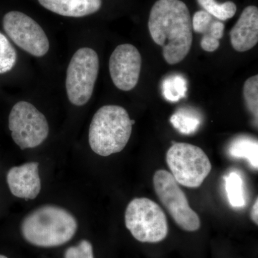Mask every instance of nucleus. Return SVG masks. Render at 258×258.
I'll return each instance as SVG.
<instances>
[{
  "label": "nucleus",
  "instance_id": "b1692460",
  "mask_svg": "<svg viewBox=\"0 0 258 258\" xmlns=\"http://www.w3.org/2000/svg\"><path fill=\"white\" fill-rule=\"evenodd\" d=\"M251 219L256 225L258 224V200L256 199L253 206H252V210H251Z\"/></svg>",
  "mask_w": 258,
  "mask_h": 258
},
{
  "label": "nucleus",
  "instance_id": "2eb2a0df",
  "mask_svg": "<svg viewBox=\"0 0 258 258\" xmlns=\"http://www.w3.org/2000/svg\"><path fill=\"white\" fill-rule=\"evenodd\" d=\"M225 189L231 206L242 208L245 206L243 180L238 173L232 171L225 177Z\"/></svg>",
  "mask_w": 258,
  "mask_h": 258
},
{
  "label": "nucleus",
  "instance_id": "9b49d317",
  "mask_svg": "<svg viewBox=\"0 0 258 258\" xmlns=\"http://www.w3.org/2000/svg\"><path fill=\"white\" fill-rule=\"evenodd\" d=\"M7 182L10 191L16 198H36L41 190L38 163L32 161L11 168L7 174Z\"/></svg>",
  "mask_w": 258,
  "mask_h": 258
},
{
  "label": "nucleus",
  "instance_id": "6e6552de",
  "mask_svg": "<svg viewBox=\"0 0 258 258\" xmlns=\"http://www.w3.org/2000/svg\"><path fill=\"white\" fill-rule=\"evenodd\" d=\"M9 128L12 138L21 149L38 147L49 134V125L45 115L27 101L18 102L12 108Z\"/></svg>",
  "mask_w": 258,
  "mask_h": 258
},
{
  "label": "nucleus",
  "instance_id": "0eeeda50",
  "mask_svg": "<svg viewBox=\"0 0 258 258\" xmlns=\"http://www.w3.org/2000/svg\"><path fill=\"white\" fill-rule=\"evenodd\" d=\"M153 184L157 198L180 228L187 232L200 229V217L189 206L186 195L170 172L156 171Z\"/></svg>",
  "mask_w": 258,
  "mask_h": 258
},
{
  "label": "nucleus",
  "instance_id": "dca6fc26",
  "mask_svg": "<svg viewBox=\"0 0 258 258\" xmlns=\"http://www.w3.org/2000/svg\"><path fill=\"white\" fill-rule=\"evenodd\" d=\"M205 11L220 21L232 18L237 12V6L233 2L218 3L216 0H197Z\"/></svg>",
  "mask_w": 258,
  "mask_h": 258
},
{
  "label": "nucleus",
  "instance_id": "1a4fd4ad",
  "mask_svg": "<svg viewBox=\"0 0 258 258\" xmlns=\"http://www.w3.org/2000/svg\"><path fill=\"white\" fill-rule=\"evenodd\" d=\"M3 28L15 45L30 55H46L50 42L42 27L25 13L11 11L3 18Z\"/></svg>",
  "mask_w": 258,
  "mask_h": 258
},
{
  "label": "nucleus",
  "instance_id": "39448f33",
  "mask_svg": "<svg viewBox=\"0 0 258 258\" xmlns=\"http://www.w3.org/2000/svg\"><path fill=\"white\" fill-rule=\"evenodd\" d=\"M166 163L178 184L198 188L212 170L210 159L201 148L187 143H174L167 151Z\"/></svg>",
  "mask_w": 258,
  "mask_h": 258
},
{
  "label": "nucleus",
  "instance_id": "f3484780",
  "mask_svg": "<svg viewBox=\"0 0 258 258\" xmlns=\"http://www.w3.org/2000/svg\"><path fill=\"white\" fill-rule=\"evenodd\" d=\"M187 83L183 76H171L164 80L162 83L163 96L171 102L179 101L186 97Z\"/></svg>",
  "mask_w": 258,
  "mask_h": 258
},
{
  "label": "nucleus",
  "instance_id": "412c9836",
  "mask_svg": "<svg viewBox=\"0 0 258 258\" xmlns=\"http://www.w3.org/2000/svg\"><path fill=\"white\" fill-rule=\"evenodd\" d=\"M243 96L246 106L253 115L256 122L258 118V76H252L244 83Z\"/></svg>",
  "mask_w": 258,
  "mask_h": 258
},
{
  "label": "nucleus",
  "instance_id": "a211bd4d",
  "mask_svg": "<svg viewBox=\"0 0 258 258\" xmlns=\"http://www.w3.org/2000/svg\"><path fill=\"white\" fill-rule=\"evenodd\" d=\"M170 123L180 133L189 135L198 130L200 119L198 115L182 109L179 110L171 115Z\"/></svg>",
  "mask_w": 258,
  "mask_h": 258
},
{
  "label": "nucleus",
  "instance_id": "f8f14e48",
  "mask_svg": "<svg viewBox=\"0 0 258 258\" xmlns=\"http://www.w3.org/2000/svg\"><path fill=\"white\" fill-rule=\"evenodd\" d=\"M234 50L243 52L253 48L258 42V9L254 5L244 8L230 32Z\"/></svg>",
  "mask_w": 258,
  "mask_h": 258
},
{
  "label": "nucleus",
  "instance_id": "4468645a",
  "mask_svg": "<svg viewBox=\"0 0 258 258\" xmlns=\"http://www.w3.org/2000/svg\"><path fill=\"white\" fill-rule=\"evenodd\" d=\"M228 152L231 157L247 159L250 165L257 170L258 144L256 139L246 136L237 137L229 146Z\"/></svg>",
  "mask_w": 258,
  "mask_h": 258
},
{
  "label": "nucleus",
  "instance_id": "f257e3e1",
  "mask_svg": "<svg viewBox=\"0 0 258 258\" xmlns=\"http://www.w3.org/2000/svg\"><path fill=\"white\" fill-rule=\"evenodd\" d=\"M149 33L162 47L169 64L181 62L192 45V23L187 6L181 0H158L153 5L148 22Z\"/></svg>",
  "mask_w": 258,
  "mask_h": 258
},
{
  "label": "nucleus",
  "instance_id": "f03ea898",
  "mask_svg": "<svg viewBox=\"0 0 258 258\" xmlns=\"http://www.w3.org/2000/svg\"><path fill=\"white\" fill-rule=\"evenodd\" d=\"M78 230L74 215L60 207L45 205L24 218L21 232L29 243L42 247L62 245L69 242Z\"/></svg>",
  "mask_w": 258,
  "mask_h": 258
},
{
  "label": "nucleus",
  "instance_id": "6ab92c4d",
  "mask_svg": "<svg viewBox=\"0 0 258 258\" xmlns=\"http://www.w3.org/2000/svg\"><path fill=\"white\" fill-rule=\"evenodd\" d=\"M225 24L220 20H213L203 34L201 47L206 52H212L220 47V40L224 35Z\"/></svg>",
  "mask_w": 258,
  "mask_h": 258
},
{
  "label": "nucleus",
  "instance_id": "9d476101",
  "mask_svg": "<svg viewBox=\"0 0 258 258\" xmlns=\"http://www.w3.org/2000/svg\"><path fill=\"white\" fill-rule=\"evenodd\" d=\"M142 62L140 52L133 45L115 47L109 60L110 75L115 87L123 91L134 89L140 77Z\"/></svg>",
  "mask_w": 258,
  "mask_h": 258
},
{
  "label": "nucleus",
  "instance_id": "aec40b11",
  "mask_svg": "<svg viewBox=\"0 0 258 258\" xmlns=\"http://www.w3.org/2000/svg\"><path fill=\"white\" fill-rule=\"evenodd\" d=\"M18 55L8 37L0 32V74H6L16 64Z\"/></svg>",
  "mask_w": 258,
  "mask_h": 258
},
{
  "label": "nucleus",
  "instance_id": "7ed1b4c3",
  "mask_svg": "<svg viewBox=\"0 0 258 258\" xmlns=\"http://www.w3.org/2000/svg\"><path fill=\"white\" fill-rule=\"evenodd\" d=\"M135 123L123 107L106 105L93 115L88 142L93 152L101 157L117 154L125 147Z\"/></svg>",
  "mask_w": 258,
  "mask_h": 258
},
{
  "label": "nucleus",
  "instance_id": "5701e85b",
  "mask_svg": "<svg viewBox=\"0 0 258 258\" xmlns=\"http://www.w3.org/2000/svg\"><path fill=\"white\" fill-rule=\"evenodd\" d=\"M213 20V17L205 10L197 12L194 15L192 20H191L192 30L197 33L203 35Z\"/></svg>",
  "mask_w": 258,
  "mask_h": 258
},
{
  "label": "nucleus",
  "instance_id": "393cba45",
  "mask_svg": "<svg viewBox=\"0 0 258 258\" xmlns=\"http://www.w3.org/2000/svg\"><path fill=\"white\" fill-rule=\"evenodd\" d=\"M0 258H8V257H6V256L2 255V254H0Z\"/></svg>",
  "mask_w": 258,
  "mask_h": 258
},
{
  "label": "nucleus",
  "instance_id": "20e7f679",
  "mask_svg": "<svg viewBox=\"0 0 258 258\" xmlns=\"http://www.w3.org/2000/svg\"><path fill=\"white\" fill-rule=\"evenodd\" d=\"M125 224L136 240L157 243L166 238L169 225L165 213L158 204L149 199H134L127 206Z\"/></svg>",
  "mask_w": 258,
  "mask_h": 258
},
{
  "label": "nucleus",
  "instance_id": "4be33fe9",
  "mask_svg": "<svg viewBox=\"0 0 258 258\" xmlns=\"http://www.w3.org/2000/svg\"><path fill=\"white\" fill-rule=\"evenodd\" d=\"M64 258H94L93 246L88 240H81L77 246L66 249Z\"/></svg>",
  "mask_w": 258,
  "mask_h": 258
},
{
  "label": "nucleus",
  "instance_id": "ddd939ff",
  "mask_svg": "<svg viewBox=\"0 0 258 258\" xmlns=\"http://www.w3.org/2000/svg\"><path fill=\"white\" fill-rule=\"evenodd\" d=\"M45 9L56 14L71 18H83L97 13L102 0H38Z\"/></svg>",
  "mask_w": 258,
  "mask_h": 258
},
{
  "label": "nucleus",
  "instance_id": "423d86ee",
  "mask_svg": "<svg viewBox=\"0 0 258 258\" xmlns=\"http://www.w3.org/2000/svg\"><path fill=\"white\" fill-rule=\"evenodd\" d=\"M99 57L94 50L82 47L75 52L66 73L68 98L73 105L83 106L92 97L99 73Z\"/></svg>",
  "mask_w": 258,
  "mask_h": 258
}]
</instances>
